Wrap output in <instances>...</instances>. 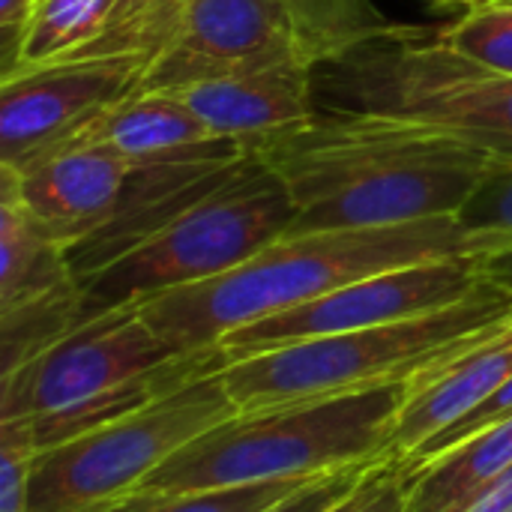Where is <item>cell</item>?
<instances>
[{
	"label": "cell",
	"instance_id": "1",
	"mask_svg": "<svg viewBox=\"0 0 512 512\" xmlns=\"http://www.w3.org/2000/svg\"><path fill=\"white\" fill-rule=\"evenodd\" d=\"M252 153L297 204L288 234L459 216L495 165L453 138L333 111L252 144Z\"/></svg>",
	"mask_w": 512,
	"mask_h": 512
},
{
	"label": "cell",
	"instance_id": "2",
	"mask_svg": "<svg viewBox=\"0 0 512 512\" xmlns=\"http://www.w3.org/2000/svg\"><path fill=\"white\" fill-rule=\"evenodd\" d=\"M480 255L456 216L381 228L285 234L240 267L141 300L144 321L177 351L216 348L228 333L306 306L357 279L423 261Z\"/></svg>",
	"mask_w": 512,
	"mask_h": 512
},
{
	"label": "cell",
	"instance_id": "3",
	"mask_svg": "<svg viewBox=\"0 0 512 512\" xmlns=\"http://www.w3.org/2000/svg\"><path fill=\"white\" fill-rule=\"evenodd\" d=\"M318 111L435 132L512 162V75L456 54L441 33L363 30L315 66Z\"/></svg>",
	"mask_w": 512,
	"mask_h": 512
},
{
	"label": "cell",
	"instance_id": "4",
	"mask_svg": "<svg viewBox=\"0 0 512 512\" xmlns=\"http://www.w3.org/2000/svg\"><path fill=\"white\" fill-rule=\"evenodd\" d=\"M408 381L354 396L234 414L156 468L141 489L201 492L390 462Z\"/></svg>",
	"mask_w": 512,
	"mask_h": 512
},
{
	"label": "cell",
	"instance_id": "5",
	"mask_svg": "<svg viewBox=\"0 0 512 512\" xmlns=\"http://www.w3.org/2000/svg\"><path fill=\"white\" fill-rule=\"evenodd\" d=\"M512 315V294L486 282L468 300L399 324L300 339L231 360L222 384L237 408L267 411L354 396L447 360Z\"/></svg>",
	"mask_w": 512,
	"mask_h": 512
},
{
	"label": "cell",
	"instance_id": "6",
	"mask_svg": "<svg viewBox=\"0 0 512 512\" xmlns=\"http://www.w3.org/2000/svg\"><path fill=\"white\" fill-rule=\"evenodd\" d=\"M294 219L297 204L288 186L252 153L207 198L84 279V321L174 288L210 282L285 237Z\"/></svg>",
	"mask_w": 512,
	"mask_h": 512
},
{
	"label": "cell",
	"instance_id": "7",
	"mask_svg": "<svg viewBox=\"0 0 512 512\" xmlns=\"http://www.w3.org/2000/svg\"><path fill=\"white\" fill-rule=\"evenodd\" d=\"M234 414L222 372H213L144 411L42 450L30 465L27 512H108L141 492L177 450Z\"/></svg>",
	"mask_w": 512,
	"mask_h": 512
},
{
	"label": "cell",
	"instance_id": "8",
	"mask_svg": "<svg viewBox=\"0 0 512 512\" xmlns=\"http://www.w3.org/2000/svg\"><path fill=\"white\" fill-rule=\"evenodd\" d=\"M363 30L312 18V0H192L138 90H183L294 60L321 63Z\"/></svg>",
	"mask_w": 512,
	"mask_h": 512
},
{
	"label": "cell",
	"instance_id": "9",
	"mask_svg": "<svg viewBox=\"0 0 512 512\" xmlns=\"http://www.w3.org/2000/svg\"><path fill=\"white\" fill-rule=\"evenodd\" d=\"M483 285L486 279L474 255L396 267V270H384V273L357 279L351 285H342L291 312L240 327L228 333L219 342V348L228 354V363H231L258 351L300 342V339L399 324V321H411V318L456 306Z\"/></svg>",
	"mask_w": 512,
	"mask_h": 512
},
{
	"label": "cell",
	"instance_id": "10",
	"mask_svg": "<svg viewBox=\"0 0 512 512\" xmlns=\"http://www.w3.org/2000/svg\"><path fill=\"white\" fill-rule=\"evenodd\" d=\"M177 351L144 321L138 303L87 318L72 333L21 363L0 384V420H30L102 396Z\"/></svg>",
	"mask_w": 512,
	"mask_h": 512
},
{
	"label": "cell",
	"instance_id": "11",
	"mask_svg": "<svg viewBox=\"0 0 512 512\" xmlns=\"http://www.w3.org/2000/svg\"><path fill=\"white\" fill-rule=\"evenodd\" d=\"M147 63L90 57L27 66L0 81V165L24 171L132 96Z\"/></svg>",
	"mask_w": 512,
	"mask_h": 512
},
{
	"label": "cell",
	"instance_id": "12",
	"mask_svg": "<svg viewBox=\"0 0 512 512\" xmlns=\"http://www.w3.org/2000/svg\"><path fill=\"white\" fill-rule=\"evenodd\" d=\"M252 156V153H249ZM246 156V159H249ZM246 159L228 162H165L132 168L114 216L87 240L69 246V264L78 282L90 279L138 243L159 234L168 222L222 186Z\"/></svg>",
	"mask_w": 512,
	"mask_h": 512
},
{
	"label": "cell",
	"instance_id": "13",
	"mask_svg": "<svg viewBox=\"0 0 512 512\" xmlns=\"http://www.w3.org/2000/svg\"><path fill=\"white\" fill-rule=\"evenodd\" d=\"M12 174L30 213L69 249L114 216L132 165L99 144L69 141Z\"/></svg>",
	"mask_w": 512,
	"mask_h": 512
},
{
	"label": "cell",
	"instance_id": "14",
	"mask_svg": "<svg viewBox=\"0 0 512 512\" xmlns=\"http://www.w3.org/2000/svg\"><path fill=\"white\" fill-rule=\"evenodd\" d=\"M512 378V315L450 354L447 360L408 378V393L396 420L390 456L402 462L426 441L450 429Z\"/></svg>",
	"mask_w": 512,
	"mask_h": 512
},
{
	"label": "cell",
	"instance_id": "15",
	"mask_svg": "<svg viewBox=\"0 0 512 512\" xmlns=\"http://www.w3.org/2000/svg\"><path fill=\"white\" fill-rule=\"evenodd\" d=\"M72 141L99 144L132 168L165 162H228L252 153L243 141L216 135L177 93L168 90H135Z\"/></svg>",
	"mask_w": 512,
	"mask_h": 512
},
{
	"label": "cell",
	"instance_id": "16",
	"mask_svg": "<svg viewBox=\"0 0 512 512\" xmlns=\"http://www.w3.org/2000/svg\"><path fill=\"white\" fill-rule=\"evenodd\" d=\"M315 66L306 60L189 84L177 93L216 135L252 144L288 132L318 114Z\"/></svg>",
	"mask_w": 512,
	"mask_h": 512
},
{
	"label": "cell",
	"instance_id": "17",
	"mask_svg": "<svg viewBox=\"0 0 512 512\" xmlns=\"http://www.w3.org/2000/svg\"><path fill=\"white\" fill-rule=\"evenodd\" d=\"M78 288L69 249L30 213L15 174L0 165V312Z\"/></svg>",
	"mask_w": 512,
	"mask_h": 512
},
{
	"label": "cell",
	"instance_id": "18",
	"mask_svg": "<svg viewBox=\"0 0 512 512\" xmlns=\"http://www.w3.org/2000/svg\"><path fill=\"white\" fill-rule=\"evenodd\" d=\"M512 468V420L489 426L408 474L405 512L462 510L483 486Z\"/></svg>",
	"mask_w": 512,
	"mask_h": 512
},
{
	"label": "cell",
	"instance_id": "19",
	"mask_svg": "<svg viewBox=\"0 0 512 512\" xmlns=\"http://www.w3.org/2000/svg\"><path fill=\"white\" fill-rule=\"evenodd\" d=\"M192 0H111L102 33L75 57H138L150 63L180 27Z\"/></svg>",
	"mask_w": 512,
	"mask_h": 512
},
{
	"label": "cell",
	"instance_id": "20",
	"mask_svg": "<svg viewBox=\"0 0 512 512\" xmlns=\"http://www.w3.org/2000/svg\"><path fill=\"white\" fill-rule=\"evenodd\" d=\"M108 12L111 0H39L18 69L75 60L102 33Z\"/></svg>",
	"mask_w": 512,
	"mask_h": 512
},
{
	"label": "cell",
	"instance_id": "21",
	"mask_svg": "<svg viewBox=\"0 0 512 512\" xmlns=\"http://www.w3.org/2000/svg\"><path fill=\"white\" fill-rule=\"evenodd\" d=\"M324 477V474H318ZM318 477H297V480H273V483H252V486H231V489H201V492H135L114 504L108 512H264L294 495L297 489L309 486Z\"/></svg>",
	"mask_w": 512,
	"mask_h": 512
},
{
	"label": "cell",
	"instance_id": "22",
	"mask_svg": "<svg viewBox=\"0 0 512 512\" xmlns=\"http://www.w3.org/2000/svg\"><path fill=\"white\" fill-rule=\"evenodd\" d=\"M441 39L465 60L512 75V0H483L438 30Z\"/></svg>",
	"mask_w": 512,
	"mask_h": 512
},
{
	"label": "cell",
	"instance_id": "23",
	"mask_svg": "<svg viewBox=\"0 0 512 512\" xmlns=\"http://www.w3.org/2000/svg\"><path fill=\"white\" fill-rule=\"evenodd\" d=\"M477 240L480 255L512 243V162H495L456 216Z\"/></svg>",
	"mask_w": 512,
	"mask_h": 512
},
{
	"label": "cell",
	"instance_id": "24",
	"mask_svg": "<svg viewBox=\"0 0 512 512\" xmlns=\"http://www.w3.org/2000/svg\"><path fill=\"white\" fill-rule=\"evenodd\" d=\"M507 420H512V378L498 390V393H492L486 402H480L474 411H468L462 420H456L450 429H444L441 435H435L432 441H426L420 450H414L411 456H405L399 465L405 468V474H411V471H417L420 465H426L429 459L441 456L444 450H450V447H456V444L474 438L477 432H483V429H489V426L507 423Z\"/></svg>",
	"mask_w": 512,
	"mask_h": 512
},
{
	"label": "cell",
	"instance_id": "25",
	"mask_svg": "<svg viewBox=\"0 0 512 512\" xmlns=\"http://www.w3.org/2000/svg\"><path fill=\"white\" fill-rule=\"evenodd\" d=\"M408 504V474L390 459L375 465L366 480L330 512H405Z\"/></svg>",
	"mask_w": 512,
	"mask_h": 512
},
{
	"label": "cell",
	"instance_id": "26",
	"mask_svg": "<svg viewBox=\"0 0 512 512\" xmlns=\"http://www.w3.org/2000/svg\"><path fill=\"white\" fill-rule=\"evenodd\" d=\"M381 465V462H378ZM375 465H363V468H345V471H330L318 480H312L309 486L297 489L294 495H288L285 501H279L276 507L264 512H330L336 504H342L372 471Z\"/></svg>",
	"mask_w": 512,
	"mask_h": 512
},
{
	"label": "cell",
	"instance_id": "27",
	"mask_svg": "<svg viewBox=\"0 0 512 512\" xmlns=\"http://www.w3.org/2000/svg\"><path fill=\"white\" fill-rule=\"evenodd\" d=\"M39 0H0V48H3V66H0V81L9 78L18 69L21 48L33 21Z\"/></svg>",
	"mask_w": 512,
	"mask_h": 512
},
{
	"label": "cell",
	"instance_id": "28",
	"mask_svg": "<svg viewBox=\"0 0 512 512\" xmlns=\"http://www.w3.org/2000/svg\"><path fill=\"white\" fill-rule=\"evenodd\" d=\"M456 512H512V468L483 486L462 510Z\"/></svg>",
	"mask_w": 512,
	"mask_h": 512
},
{
	"label": "cell",
	"instance_id": "29",
	"mask_svg": "<svg viewBox=\"0 0 512 512\" xmlns=\"http://www.w3.org/2000/svg\"><path fill=\"white\" fill-rule=\"evenodd\" d=\"M477 261H480V273L486 282H492L501 291L512 294V243H504L498 249L477 255Z\"/></svg>",
	"mask_w": 512,
	"mask_h": 512
},
{
	"label": "cell",
	"instance_id": "30",
	"mask_svg": "<svg viewBox=\"0 0 512 512\" xmlns=\"http://www.w3.org/2000/svg\"><path fill=\"white\" fill-rule=\"evenodd\" d=\"M447 3H465V6H477V3H483V0H447Z\"/></svg>",
	"mask_w": 512,
	"mask_h": 512
}]
</instances>
